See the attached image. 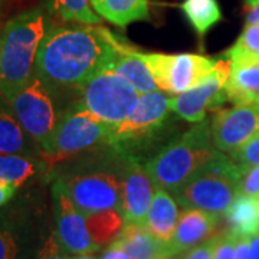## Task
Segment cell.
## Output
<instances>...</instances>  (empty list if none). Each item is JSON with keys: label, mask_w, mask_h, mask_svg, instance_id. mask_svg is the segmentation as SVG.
<instances>
[{"label": "cell", "mask_w": 259, "mask_h": 259, "mask_svg": "<svg viewBox=\"0 0 259 259\" xmlns=\"http://www.w3.org/2000/svg\"><path fill=\"white\" fill-rule=\"evenodd\" d=\"M118 44L120 37L102 26H51L39 48L36 74L52 90H81L94 75L110 66Z\"/></svg>", "instance_id": "1"}, {"label": "cell", "mask_w": 259, "mask_h": 259, "mask_svg": "<svg viewBox=\"0 0 259 259\" xmlns=\"http://www.w3.org/2000/svg\"><path fill=\"white\" fill-rule=\"evenodd\" d=\"M45 10L36 8L12 18L0 32V95L8 101L36 74L39 48L49 30Z\"/></svg>", "instance_id": "2"}, {"label": "cell", "mask_w": 259, "mask_h": 259, "mask_svg": "<svg viewBox=\"0 0 259 259\" xmlns=\"http://www.w3.org/2000/svg\"><path fill=\"white\" fill-rule=\"evenodd\" d=\"M222 151L214 146L209 120L196 122L183 136L163 147L146 163L156 189L176 193Z\"/></svg>", "instance_id": "3"}, {"label": "cell", "mask_w": 259, "mask_h": 259, "mask_svg": "<svg viewBox=\"0 0 259 259\" xmlns=\"http://www.w3.org/2000/svg\"><path fill=\"white\" fill-rule=\"evenodd\" d=\"M241 166L231 156L222 153L199 170L179 192L177 203L185 209L194 207L216 216H225L235 197L239 194Z\"/></svg>", "instance_id": "4"}, {"label": "cell", "mask_w": 259, "mask_h": 259, "mask_svg": "<svg viewBox=\"0 0 259 259\" xmlns=\"http://www.w3.org/2000/svg\"><path fill=\"white\" fill-rule=\"evenodd\" d=\"M111 128L93 115L81 102H74L62 112L54 136L44 151V157L49 164H56L91 151L101 144L108 146Z\"/></svg>", "instance_id": "5"}, {"label": "cell", "mask_w": 259, "mask_h": 259, "mask_svg": "<svg viewBox=\"0 0 259 259\" xmlns=\"http://www.w3.org/2000/svg\"><path fill=\"white\" fill-rule=\"evenodd\" d=\"M171 95L164 91H154L140 95L128 117L121 124L112 127L108 146L130 154L133 148L151 141L161 130L164 128L170 117Z\"/></svg>", "instance_id": "6"}, {"label": "cell", "mask_w": 259, "mask_h": 259, "mask_svg": "<svg viewBox=\"0 0 259 259\" xmlns=\"http://www.w3.org/2000/svg\"><path fill=\"white\" fill-rule=\"evenodd\" d=\"M22 127L40 148L42 156L54 136L62 112L58 111L54 90L40 76H35L9 100Z\"/></svg>", "instance_id": "7"}, {"label": "cell", "mask_w": 259, "mask_h": 259, "mask_svg": "<svg viewBox=\"0 0 259 259\" xmlns=\"http://www.w3.org/2000/svg\"><path fill=\"white\" fill-rule=\"evenodd\" d=\"M79 94L83 107L110 127L125 120L140 98L139 91L110 66L94 75Z\"/></svg>", "instance_id": "8"}, {"label": "cell", "mask_w": 259, "mask_h": 259, "mask_svg": "<svg viewBox=\"0 0 259 259\" xmlns=\"http://www.w3.org/2000/svg\"><path fill=\"white\" fill-rule=\"evenodd\" d=\"M158 88L168 95H179L206 79L218 59L197 54H158L141 52Z\"/></svg>", "instance_id": "9"}, {"label": "cell", "mask_w": 259, "mask_h": 259, "mask_svg": "<svg viewBox=\"0 0 259 259\" xmlns=\"http://www.w3.org/2000/svg\"><path fill=\"white\" fill-rule=\"evenodd\" d=\"M75 206L83 216L118 209L121 210V175L111 171H90L62 179Z\"/></svg>", "instance_id": "10"}, {"label": "cell", "mask_w": 259, "mask_h": 259, "mask_svg": "<svg viewBox=\"0 0 259 259\" xmlns=\"http://www.w3.org/2000/svg\"><path fill=\"white\" fill-rule=\"evenodd\" d=\"M229 75L231 62L228 59H218L214 69L206 79L192 90L171 97V111L192 124L206 120L209 110L219 108L228 100L226 82Z\"/></svg>", "instance_id": "11"}, {"label": "cell", "mask_w": 259, "mask_h": 259, "mask_svg": "<svg viewBox=\"0 0 259 259\" xmlns=\"http://www.w3.org/2000/svg\"><path fill=\"white\" fill-rule=\"evenodd\" d=\"M52 197L56 222L55 236L64 249L74 256L94 253L100 249L90 235L85 216L75 206L62 179H56L52 186Z\"/></svg>", "instance_id": "12"}, {"label": "cell", "mask_w": 259, "mask_h": 259, "mask_svg": "<svg viewBox=\"0 0 259 259\" xmlns=\"http://www.w3.org/2000/svg\"><path fill=\"white\" fill-rule=\"evenodd\" d=\"M210 125L214 146L231 154L259 133V104H239L219 110Z\"/></svg>", "instance_id": "13"}, {"label": "cell", "mask_w": 259, "mask_h": 259, "mask_svg": "<svg viewBox=\"0 0 259 259\" xmlns=\"http://www.w3.org/2000/svg\"><path fill=\"white\" fill-rule=\"evenodd\" d=\"M125 164L121 173V213L125 223L144 225L156 186L148 175L146 164L133 154H124Z\"/></svg>", "instance_id": "14"}, {"label": "cell", "mask_w": 259, "mask_h": 259, "mask_svg": "<svg viewBox=\"0 0 259 259\" xmlns=\"http://www.w3.org/2000/svg\"><path fill=\"white\" fill-rule=\"evenodd\" d=\"M219 216L202 209L187 207L180 213L176 231L167 243L171 256L192 249L216 235Z\"/></svg>", "instance_id": "15"}, {"label": "cell", "mask_w": 259, "mask_h": 259, "mask_svg": "<svg viewBox=\"0 0 259 259\" xmlns=\"http://www.w3.org/2000/svg\"><path fill=\"white\" fill-rule=\"evenodd\" d=\"M231 62L226 82V97L235 105L259 104V58L239 54H225Z\"/></svg>", "instance_id": "16"}, {"label": "cell", "mask_w": 259, "mask_h": 259, "mask_svg": "<svg viewBox=\"0 0 259 259\" xmlns=\"http://www.w3.org/2000/svg\"><path fill=\"white\" fill-rule=\"evenodd\" d=\"M110 68L114 72L122 76L125 81H128L139 91L140 95L160 90L141 52L130 47L127 42L121 39L117 54L110 64Z\"/></svg>", "instance_id": "17"}, {"label": "cell", "mask_w": 259, "mask_h": 259, "mask_svg": "<svg viewBox=\"0 0 259 259\" xmlns=\"http://www.w3.org/2000/svg\"><path fill=\"white\" fill-rule=\"evenodd\" d=\"M0 154H22L29 157L42 154L3 95H0Z\"/></svg>", "instance_id": "18"}, {"label": "cell", "mask_w": 259, "mask_h": 259, "mask_svg": "<svg viewBox=\"0 0 259 259\" xmlns=\"http://www.w3.org/2000/svg\"><path fill=\"white\" fill-rule=\"evenodd\" d=\"M111 245L127 252L133 259L173 258L167 243L158 241L143 225L137 223H125L118 239Z\"/></svg>", "instance_id": "19"}, {"label": "cell", "mask_w": 259, "mask_h": 259, "mask_svg": "<svg viewBox=\"0 0 259 259\" xmlns=\"http://www.w3.org/2000/svg\"><path fill=\"white\" fill-rule=\"evenodd\" d=\"M179 218L180 212L176 199L164 189H156L143 226L158 241L168 243L176 231Z\"/></svg>", "instance_id": "20"}, {"label": "cell", "mask_w": 259, "mask_h": 259, "mask_svg": "<svg viewBox=\"0 0 259 259\" xmlns=\"http://www.w3.org/2000/svg\"><path fill=\"white\" fill-rule=\"evenodd\" d=\"M91 6L100 18L118 28H125L150 16L148 0H91Z\"/></svg>", "instance_id": "21"}, {"label": "cell", "mask_w": 259, "mask_h": 259, "mask_svg": "<svg viewBox=\"0 0 259 259\" xmlns=\"http://www.w3.org/2000/svg\"><path fill=\"white\" fill-rule=\"evenodd\" d=\"M229 232L238 238L259 233V197L238 194L225 213Z\"/></svg>", "instance_id": "22"}, {"label": "cell", "mask_w": 259, "mask_h": 259, "mask_svg": "<svg viewBox=\"0 0 259 259\" xmlns=\"http://www.w3.org/2000/svg\"><path fill=\"white\" fill-rule=\"evenodd\" d=\"M180 9L200 39L222 20V10L218 0H183Z\"/></svg>", "instance_id": "23"}, {"label": "cell", "mask_w": 259, "mask_h": 259, "mask_svg": "<svg viewBox=\"0 0 259 259\" xmlns=\"http://www.w3.org/2000/svg\"><path fill=\"white\" fill-rule=\"evenodd\" d=\"M88 231L98 248L111 245L118 239L124 228V216L118 209L104 210L85 216Z\"/></svg>", "instance_id": "24"}, {"label": "cell", "mask_w": 259, "mask_h": 259, "mask_svg": "<svg viewBox=\"0 0 259 259\" xmlns=\"http://www.w3.org/2000/svg\"><path fill=\"white\" fill-rule=\"evenodd\" d=\"M48 9L64 22L78 25H100L101 18L94 12L91 0H47Z\"/></svg>", "instance_id": "25"}, {"label": "cell", "mask_w": 259, "mask_h": 259, "mask_svg": "<svg viewBox=\"0 0 259 259\" xmlns=\"http://www.w3.org/2000/svg\"><path fill=\"white\" fill-rule=\"evenodd\" d=\"M36 157L22 154H0V180L20 187L39 171Z\"/></svg>", "instance_id": "26"}, {"label": "cell", "mask_w": 259, "mask_h": 259, "mask_svg": "<svg viewBox=\"0 0 259 259\" xmlns=\"http://www.w3.org/2000/svg\"><path fill=\"white\" fill-rule=\"evenodd\" d=\"M225 54H239L259 58V25H246L235 45Z\"/></svg>", "instance_id": "27"}, {"label": "cell", "mask_w": 259, "mask_h": 259, "mask_svg": "<svg viewBox=\"0 0 259 259\" xmlns=\"http://www.w3.org/2000/svg\"><path fill=\"white\" fill-rule=\"evenodd\" d=\"M229 156L239 166H259V133Z\"/></svg>", "instance_id": "28"}, {"label": "cell", "mask_w": 259, "mask_h": 259, "mask_svg": "<svg viewBox=\"0 0 259 259\" xmlns=\"http://www.w3.org/2000/svg\"><path fill=\"white\" fill-rule=\"evenodd\" d=\"M239 194L259 197V166H241Z\"/></svg>", "instance_id": "29"}, {"label": "cell", "mask_w": 259, "mask_h": 259, "mask_svg": "<svg viewBox=\"0 0 259 259\" xmlns=\"http://www.w3.org/2000/svg\"><path fill=\"white\" fill-rule=\"evenodd\" d=\"M236 241L238 236H235L232 232L228 231L219 233L213 252V259H235Z\"/></svg>", "instance_id": "30"}, {"label": "cell", "mask_w": 259, "mask_h": 259, "mask_svg": "<svg viewBox=\"0 0 259 259\" xmlns=\"http://www.w3.org/2000/svg\"><path fill=\"white\" fill-rule=\"evenodd\" d=\"M37 259H75V256L64 249V246L56 239L55 235H51L44 242Z\"/></svg>", "instance_id": "31"}, {"label": "cell", "mask_w": 259, "mask_h": 259, "mask_svg": "<svg viewBox=\"0 0 259 259\" xmlns=\"http://www.w3.org/2000/svg\"><path fill=\"white\" fill-rule=\"evenodd\" d=\"M218 236H219V233H216L210 239L194 246L192 249L186 250V253L180 259H213V252H214V246L218 242Z\"/></svg>", "instance_id": "32"}, {"label": "cell", "mask_w": 259, "mask_h": 259, "mask_svg": "<svg viewBox=\"0 0 259 259\" xmlns=\"http://www.w3.org/2000/svg\"><path fill=\"white\" fill-rule=\"evenodd\" d=\"M0 259H18V245L12 233L0 229Z\"/></svg>", "instance_id": "33"}, {"label": "cell", "mask_w": 259, "mask_h": 259, "mask_svg": "<svg viewBox=\"0 0 259 259\" xmlns=\"http://www.w3.org/2000/svg\"><path fill=\"white\" fill-rule=\"evenodd\" d=\"M235 259H252L249 238H238L236 249H235Z\"/></svg>", "instance_id": "34"}, {"label": "cell", "mask_w": 259, "mask_h": 259, "mask_svg": "<svg viewBox=\"0 0 259 259\" xmlns=\"http://www.w3.org/2000/svg\"><path fill=\"white\" fill-rule=\"evenodd\" d=\"M18 189L19 187H16V186L10 185V183H6V182L0 180V207L5 206V204L9 202L10 199L15 196Z\"/></svg>", "instance_id": "35"}, {"label": "cell", "mask_w": 259, "mask_h": 259, "mask_svg": "<svg viewBox=\"0 0 259 259\" xmlns=\"http://www.w3.org/2000/svg\"><path fill=\"white\" fill-rule=\"evenodd\" d=\"M100 259H133V258L130 256L127 252H124V250L120 249V248H117V246H114V245H110V246H108V249L102 253L101 258Z\"/></svg>", "instance_id": "36"}, {"label": "cell", "mask_w": 259, "mask_h": 259, "mask_svg": "<svg viewBox=\"0 0 259 259\" xmlns=\"http://www.w3.org/2000/svg\"><path fill=\"white\" fill-rule=\"evenodd\" d=\"M250 243V255L252 259H259V233L249 238Z\"/></svg>", "instance_id": "37"}, {"label": "cell", "mask_w": 259, "mask_h": 259, "mask_svg": "<svg viewBox=\"0 0 259 259\" xmlns=\"http://www.w3.org/2000/svg\"><path fill=\"white\" fill-rule=\"evenodd\" d=\"M246 25H259V5L255 8H250L246 16Z\"/></svg>", "instance_id": "38"}, {"label": "cell", "mask_w": 259, "mask_h": 259, "mask_svg": "<svg viewBox=\"0 0 259 259\" xmlns=\"http://www.w3.org/2000/svg\"><path fill=\"white\" fill-rule=\"evenodd\" d=\"M75 259H98L97 256H94V253H85V255H78L75 256Z\"/></svg>", "instance_id": "39"}, {"label": "cell", "mask_w": 259, "mask_h": 259, "mask_svg": "<svg viewBox=\"0 0 259 259\" xmlns=\"http://www.w3.org/2000/svg\"><path fill=\"white\" fill-rule=\"evenodd\" d=\"M246 5H248L249 8H255V6H258L259 5V0H246Z\"/></svg>", "instance_id": "40"}, {"label": "cell", "mask_w": 259, "mask_h": 259, "mask_svg": "<svg viewBox=\"0 0 259 259\" xmlns=\"http://www.w3.org/2000/svg\"><path fill=\"white\" fill-rule=\"evenodd\" d=\"M2 5H3V0H0V8H2Z\"/></svg>", "instance_id": "41"}, {"label": "cell", "mask_w": 259, "mask_h": 259, "mask_svg": "<svg viewBox=\"0 0 259 259\" xmlns=\"http://www.w3.org/2000/svg\"><path fill=\"white\" fill-rule=\"evenodd\" d=\"M170 259H171V258H170Z\"/></svg>", "instance_id": "42"}]
</instances>
